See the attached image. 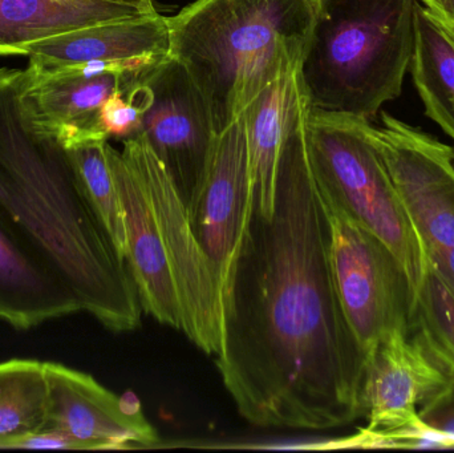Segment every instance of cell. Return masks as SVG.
<instances>
[{
  "mask_svg": "<svg viewBox=\"0 0 454 453\" xmlns=\"http://www.w3.org/2000/svg\"><path fill=\"white\" fill-rule=\"evenodd\" d=\"M311 109L309 100L286 141L274 215L253 204L215 356L238 414L263 428L325 431L365 417L367 355L331 268L330 223L309 156Z\"/></svg>",
  "mask_w": 454,
  "mask_h": 453,
  "instance_id": "cell-1",
  "label": "cell"
},
{
  "mask_svg": "<svg viewBox=\"0 0 454 453\" xmlns=\"http://www.w3.org/2000/svg\"><path fill=\"white\" fill-rule=\"evenodd\" d=\"M20 69L0 68V218L114 332L140 326L124 257L85 199L63 144L29 119Z\"/></svg>",
  "mask_w": 454,
  "mask_h": 453,
  "instance_id": "cell-2",
  "label": "cell"
},
{
  "mask_svg": "<svg viewBox=\"0 0 454 453\" xmlns=\"http://www.w3.org/2000/svg\"><path fill=\"white\" fill-rule=\"evenodd\" d=\"M317 12L319 0H194L168 18L169 56L204 90L217 133L304 60Z\"/></svg>",
  "mask_w": 454,
  "mask_h": 453,
  "instance_id": "cell-3",
  "label": "cell"
},
{
  "mask_svg": "<svg viewBox=\"0 0 454 453\" xmlns=\"http://www.w3.org/2000/svg\"><path fill=\"white\" fill-rule=\"evenodd\" d=\"M419 0H319L301 76L312 109L373 121L410 72Z\"/></svg>",
  "mask_w": 454,
  "mask_h": 453,
  "instance_id": "cell-4",
  "label": "cell"
},
{
  "mask_svg": "<svg viewBox=\"0 0 454 453\" xmlns=\"http://www.w3.org/2000/svg\"><path fill=\"white\" fill-rule=\"evenodd\" d=\"M309 144L320 191L389 247L416 294L426 258L376 144L372 121L311 109Z\"/></svg>",
  "mask_w": 454,
  "mask_h": 453,
  "instance_id": "cell-5",
  "label": "cell"
},
{
  "mask_svg": "<svg viewBox=\"0 0 454 453\" xmlns=\"http://www.w3.org/2000/svg\"><path fill=\"white\" fill-rule=\"evenodd\" d=\"M320 196L330 223L331 268L339 300L368 361L392 330L412 329L415 290L380 238L322 191Z\"/></svg>",
  "mask_w": 454,
  "mask_h": 453,
  "instance_id": "cell-6",
  "label": "cell"
},
{
  "mask_svg": "<svg viewBox=\"0 0 454 453\" xmlns=\"http://www.w3.org/2000/svg\"><path fill=\"white\" fill-rule=\"evenodd\" d=\"M376 144L428 268L454 295V146L381 111Z\"/></svg>",
  "mask_w": 454,
  "mask_h": 453,
  "instance_id": "cell-7",
  "label": "cell"
},
{
  "mask_svg": "<svg viewBox=\"0 0 454 453\" xmlns=\"http://www.w3.org/2000/svg\"><path fill=\"white\" fill-rule=\"evenodd\" d=\"M122 144V156L143 183L161 231L183 310L181 332L200 350L217 356L223 343L220 278L197 241L188 209L145 137L138 133Z\"/></svg>",
  "mask_w": 454,
  "mask_h": 453,
  "instance_id": "cell-8",
  "label": "cell"
},
{
  "mask_svg": "<svg viewBox=\"0 0 454 453\" xmlns=\"http://www.w3.org/2000/svg\"><path fill=\"white\" fill-rule=\"evenodd\" d=\"M141 82L145 109L140 133L189 210L218 136L209 100L189 69L169 55L145 69Z\"/></svg>",
  "mask_w": 454,
  "mask_h": 453,
  "instance_id": "cell-9",
  "label": "cell"
},
{
  "mask_svg": "<svg viewBox=\"0 0 454 453\" xmlns=\"http://www.w3.org/2000/svg\"><path fill=\"white\" fill-rule=\"evenodd\" d=\"M450 383L411 329H395L368 355L364 404L368 426L351 447L415 449L427 430L421 407Z\"/></svg>",
  "mask_w": 454,
  "mask_h": 453,
  "instance_id": "cell-10",
  "label": "cell"
},
{
  "mask_svg": "<svg viewBox=\"0 0 454 453\" xmlns=\"http://www.w3.org/2000/svg\"><path fill=\"white\" fill-rule=\"evenodd\" d=\"M148 66L149 59L90 61L60 68L28 66L21 71V105L31 121L55 136L64 148L109 140L100 124L101 106L117 90L132 88Z\"/></svg>",
  "mask_w": 454,
  "mask_h": 453,
  "instance_id": "cell-11",
  "label": "cell"
},
{
  "mask_svg": "<svg viewBox=\"0 0 454 453\" xmlns=\"http://www.w3.org/2000/svg\"><path fill=\"white\" fill-rule=\"evenodd\" d=\"M245 113L218 133L204 180L189 207L193 233L223 286V305L253 213Z\"/></svg>",
  "mask_w": 454,
  "mask_h": 453,
  "instance_id": "cell-12",
  "label": "cell"
},
{
  "mask_svg": "<svg viewBox=\"0 0 454 453\" xmlns=\"http://www.w3.org/2000/svg\"><path fill=\"white\" fill-rule=\"evenodd\" d=\"M45 430L64 436L74 449H124L159 441L135 396L119 398L95 378L64 364L45 362Z\"/></svg>",
  "mask_w": 454,
  "mask_h": 453,
  "instance_id": "cell-13",
  "label": "cell"
},
{
  "mask_svg": "<svg viewBox=\"0 0 454 453\" xmlns=\"http://www.w3.org/2000/svg\"><path fill=\"white\" fill-rule=\"evenodd\" d=\"M106 153L124 213L125 262L141 309L160 324L183 330L177 287L148 193L121 152L108 143Z\"/></svg>",
  "mask_w": 454,
  "mask_h": 453,
  "instance_id": "cell-14",
  "label": "cell"
},
{
  "mask_svg": "<svg viewBox=\"0 0 454 453\" xmlns=\"http://www.w3.org/2000/svg\"><path fill=\"white\" fill-rule=\"evenodd\" d=\"M301 63L286 69L243 112L253 181V204L267 218L274 215L278 173L286 141L301 108L309 101L301 76Z\"/></svg>",
  "mask_w": 454,
  "mask_h": 453,
  "instance_id": "cell-15",
  "label": "cell"
},
{
  "mask_svg": "<svg viewBox=\"0 0 454 453\" xmlns=\"http://www.w3.org/2000/svg\"><path fill=\"white\" fill-rule=\"evenodd\" d=\"M169 55L168 16L156 13L109 21L35 43L29 66L60 68L90 61L164 59Z\"/></svg>",
  "mask_w": 454,
  "mask_h": 453,
  "instance_id": "cell-16",
  "label": "cell"
},
{
  "mask_svg": "<svg viewBox=\"0 0 454 453\" xmlns=\"http://www.w3.org/2000/svg\"><path fill=\"white\" fill-rule=\"evenodd\" d=\"M79 311L74 293L0 218V319L28 330Z\"/></svg>",
  "mask_w": 454,
  "mask_h": 453,
  "instance_id": "cell-17",
  "label": "cell"
},
{
  "mask_svg": "<svg viewBox=\"0 0 454 453\" xmlns=\"http://www.w3.org/2000/svg\"><path fill=\"white\" fill-rule=\"evenodd\" d=\"M140 15L146 13L106 0H0V56H27L48 37Z\"/></svg>",
  "mask_w": 454,
  "mask_h": 453,
  "instance_id": "cell-18",
  "label": "cell"
},
{
  "mask_svg": "<svg viewBox=\"0 0 454 453\" xmlns=\"http://www.w3.org/2000/svg\"><path fill=\"white\" fill-rule=\"evenodd\" d=\"M410 72L427 116L454 140V34L420 3Z\"/></svg>",
  "mask_w": 454,
  "mask_h": 453,
  "instance_id": "cell-19",
  "label": "cell"
},
{
  "mask_svg": "<svg viewBox=\"0 0 454 453\" xmlns=\"http://www.w3.org/2000/svg\"><path fill=\"white\" fill-rule=\"evenodd\" d=\"M48 380L45 362L11 359L0 363V449L45 430Z\"/></svg>",
  "mask_w": 454,
  "mask_h": 453,
  "instance_id": "cell-20",
  "label": "cell"
},
{
  "mask_svg": "<svg viewBox=\"0 0 454 453\" xmlns=\"http://www.w3.org/2000/svg\"><path fill=\"white\" fill-rule=\"evenodd\" d=\"M106 145L108 140H90L66 149L85 199L125 260L124 213Z\"/></svg>",
  "mask_w": 454,
  "mask_h": 453,
  "instance_id": "cell-21",
  "label": "cell"
},
{
  "mask_svg": "<svg viewBox=\"0 0 454 453\" xmlns=\"http://www.w3.org/2000/svg\"><path fill=\"white\" fill-rule=\"evenodd\" d=\"M411 332L454 382V295L428 266L416 293Z\"/></svg>",
  "mask_w": 454,
  "mask_h": 453,
  "instance_id": "cell-22",
  "label": "cell"
},
{
  "mask_svg": "<svg viewBox=\"0 0 454 453\" xmlns=\"http://www.w3.org/2000/svg\"><path fill=\"white\" fill-rule=\"evenodd\" d=\"M145 90L140 74L132 88L117 90L101 106L100 124L104 133L108 138L117 137L122 141L138 135L143 128Z\"/></svg>",
  "mask_w": 454,
  "mask_h": 453,
  "instance_id": "cell-23",
  "label": "cell"
},
{
  "mask_svg": "<svg viewBox=\"0 0 454 453\" xmlns=\"http://www.w3.org/2000/svg\"><path fill=\"white\" fill-rule=\"evenodd\" d=\"M419 415L429 430L454 439V382L432 396Z\"/></svg>",
  "mask_w": 454,
  "mask_h": 453,
  "instance_id": "cell-24",
  "label": "cell"
},
{
  "mask_svg": "<svg viewBox=\"0 0 454 453\" xmlns=\"http://www.w3.org/2000/svg\"><path fill=\"white\" fill-rule=\"evenodd\" d=\"M419 3L454 34V0H419Z\"/></svg>",
  "mask_w": 454,
  "mask_h": 453,
  "instance_id": "cell-25",
  "label": "cell"
},
{
  "mask_svg": "<svg viewBox=\"0 0 454 453\" xmlns=\"http://www.w3.org/2000/svg\"><path fill=\"white\" fill-rule=\"evenodd\" d=\"M106 2L117 3V4L132 5L144 13H156L154 0H106Z\"/></svg>",
  "mask_w": 454,
  "mask_h": 453,
  "instance_id": "cell-26",
  "label": "cell"
}]
</instances>
